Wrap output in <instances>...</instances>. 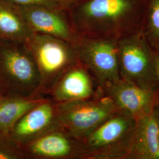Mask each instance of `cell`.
I'll return each instance as SVG.
<instances>
[{"label":"cell","mask_w":159,"mask_h":159,"mask_svg":"<svg viewBox=\"0 0 159 159\" xmlns=\"http://www.w3.org/2000/svg\"><path fill=\"white\" fill-rule=\"evenodd\" d=\"M56 107L58 129L79 141L119 111L102 92L90 98L56 102Z\"/></svg>","instance_id":"cell-5"},{"label":"cell","mask_w":159,"mask_h":159,"mask_svg":"<svg viewBox=\"0 0 159 159\" xmlns=\"http://www.w3.org/2000/svg\"><path fill=\"white\" fill-rule=\"evenodd\" d=\"M20 7L33 33L51 35L72 45L77 40L79 35L74 31L66 9L40 5Z\"/></svg>","instance_id":"cell-8"},{"label":"cell","mask_w":159,"mask_h":159,"mask_svg":"<svg viewBox=\"0 0 159 159\" xmlns=\"http://www.w3.org/2000/svg\"><path fill=\"white\" fill-rule=\"evenodd\" d=\"M118 40L81 36L73 44L78 60L99 90L120 79Z\"/></svg>","instance_id":"cell-7"},{"label":"cell","mask_w":159,"mask_h":159,"mask_svg":"<svg viewBox=\"0 0 159 159\" xmlns=\"http://www.w3.org/2000/svg\"><path fill=\"white\" fill-rule=\"evenodd\" d=\"M125 159H159V124L154 111L136 120Z\"/></svg>","instance_id":"cell-13"},{"label":"cell","mask_w":159,"mask_h":159,"mask_svg":"<svg viewBox=\"0 0 159 159\" xmlns=\"http://www.w3.org/2000/svg\"><path fill=\"white\" fill-rule=\"evenodd\" d=\"M63 4V6L66 7V8H67V7L69 5L74 3L75 2L79 1V0H59Z\"/></svg>","instance_id":"cell-20"},{"label":"cell","mask_w":159,"mask_h":159,"mask_svg":"<svg viewBox=\"0 0 159 159\" xmlns=\"http://www.w3.org/2000/svg\"><path fill=\"white\" fill-rule=\"evenodd\" d=\"M154 50V51H155L157 54H159V45L157 46Z\"/></svg>","instance_id":"cell-23"},{"label":"cell","mask_w":159,"mask_h":159,"mask_svg":"<svg viewBox=\"0 0 159 159\" xmlns=\"http://www.w3.org/2000/svg\"><path fill=\"white\" fill-rule=\"evenodd\" d=\"M46 97L42 95L24 97L14 94H7L1 97L0 136L9 135L17 120Z\"/></svg>","instance_id":"cell-15"},{"label":"cell","mask_w":159,"mask_h":159,"mask_svg":"<svg viewBox=\"0 0 159 159\" xmlns=\"http://www.w3.org/2000/svg\"><path fill=\"white\" fill-rule=\"evenodd\" d=\"M140 32L154 50L159 45V0H143Z\"/></svg>","instance_id":"cell-16"},{"label":"cell","mask_w":159,"mask_h":159,"mask_svg":"<svg viewBox=\"0 0 159 159\" xmlns=\"http://www.w3.org/2000/svg\"><path fill=\"white\" fill-rule=\"evenodd\" d=\"M7 93L6 91V89L2 85L1 80H0V98L6 95H7Z\"/></svg>","instance_id":"cell-21"},{"label":"cell","mask_w":159,"mask_h":159,"mask_svg":"<svg viewBox=\"0 0 159 159\" xmlns=\"http://www.w3.org/2000/svg\"><path fill=\"white\" fill-rule=\"evenodd\" d=\"M120 79L159 94L154 67L155 51L140 31L117 41Z\"/></svg>","instance_id":"cell-6"},{"label":"cell","mask_w":159,"mask_h":159,"mask_svg":"<svg viewBox=\"0 0 159 159\" xmlns=\"http://www.w3.org/2000/svg\"><path fill=\"white\" fill-rule=\"evenodd\" d=\"M33 57L40 79V94H47L68 70L79 63L72 44L46 34L33 33L24 43Z\"/></svg>","instance_id":"cell-3"},{"label":"cell","mask_w":159,"mask_h":159,"mask_svg":"<svg viewBox=\"0 0 159 159\" xmlns=\"http://www.w3.org/2000/svg\"><path fill=\"white\" fill-rule=\"evenodd\" d=\"M56 129H58L56 102L47 97L17 120L9 135L21 147Z\"/></svg>","instance_id":"cell-9"},{"label":"cell","mask_w":159,"mask_h":159,"mask_svg":"<svg viewBox=\"0 0 159 159\" xmlns=\"http://www.w3.org/2000/svg\"><path fill=\"white\" fill-rule=\"evenodd\" d=\"M154 67H155L156 74L159 80V55L157 54L156 52L154 54Z\"/></svg>","instance_id":"cell-19"},{"label":"cell","mask_w":159,"mask_h":159,"mask_svg":"<svg viewBox=\"0 0 159 159\" xmlns=\"http://www.w3.org/2000/svg\"><path fill=\"white\" fill-rule=\"evenodd\" d=\"M120 110L136 120L153 112L159 102V94L146 91L136 85L120 79L100 90Z\"/></svg>","instance_id":"cell-10"},{"label":"cell","mask_w":159,"mask_h":159,"mask_svg":"<svg viewBox=\"0 0 159 159\" xmlns=\"http://www.w3.org/2000/svg\"><path fill=\"white\" fill-rule=\"evenodd\" d=\"M25 159H80L79 141L60 129L49 131L21 146Z\"/></svg>","instance_id":"cell-11"},{"label":"cell","mask_w":159,"mask_h":159,"mask_svg":"<svg viewBox=\"0 0 159 159\" xmlns=\"http://www.w3.org/2000/svg\"><path fill=\"white\" fill-rule=\"evenodd\" d=\"M0 80L8 94L41 95L39 71L24 43L0 39Z\"/></svg>","instance_id":"cell-4"},{"label":"cell","mask_w":159,"mask_h":159,"mask_svg":"<svg viewBox=\"0 0 159 159\" xmlns=\"http://www.w3.org/2000/svg\"><path fill=\"white\" fill-rule=\"evenodd\" d=\"M143 7V0H79L66 10L78 35L119 40L140 31Z\"/></svg>","instance_id":"cell-1"},{"label":"cell","mask_w":159,"mask_h":159,"mask_svg":"<svg viewBox=\"0 0 159 159\" xmlns=\"http://www.w3.org/2000/svg\"><path fill=\"white\" fill-rule=\"evenodd\" d=\"M154 113L155 114L159 124V102L156 106L154 109Z\"/></svg>","instance_id":"cell-22"},{"label":"cell","mask_w":159,"mask_h":159,"mask_svg":"<svg viewBox=\"0 0 159 159\" xmlns=\"http://www.w3.org/2000/svg\"><path fill=\"white\" fill-rule=\"evenodd\" d=\"M32 34L20 6L0 0V39L25 43Z\"/></svg>","instance_id":"cell-14"},{"label":"cell","mask_w":159,"mask_h":159,"mask_svg":"<svg viewBox=\"0 0 159 159\" xmlns=\"http://www.w3.org/2000/svg\"><path fill=\"white\" fill-rule=\"evenodd\" d=\"M0 159H25L22 148L9 135L0 136Z\"/></svg>","instance_id":"cell-17"},{"label":"cell","mask_w":159,"mask_h":159,"mask_svg":"<svg viewBox=\"0 0 159 159\" xmlns=\"http://www.w3.org/2000/svg\"><path fill=\"white\" fill-rule=\"evenodd\" d=\"M20 6L40 5L54 8H66L59 0H10Z\"/></svg>","instance_id":"cell-18"},{"label":"cell","mask_w":159,"mask_h":159,"mask_svg":"<svg viewBox=\"0 0 159 159\" xmlns=\"http://www.w3.org/2000/svg\"><path fill=\"white\" fill-rule=\"evenodd\" d=\"M100 91L90 74L79 63L68 70L47 94L55 102L90 98Z\"/></svg>","instance_id":"cell-12"},{"label":"cell","mask_w":159,"mask_h":159,"mask_svg":"<svg viewBox=\"0 0 159 159\" xmlns=\"http://www.w3.org/2000/svg\"><path fill=\"white\" fill-rule=\"evenodd\" d=\"M136 120L118 111L79 140L80 159H125Z\"/></svg>","instance_id":"cell-2"}]
</instances>
